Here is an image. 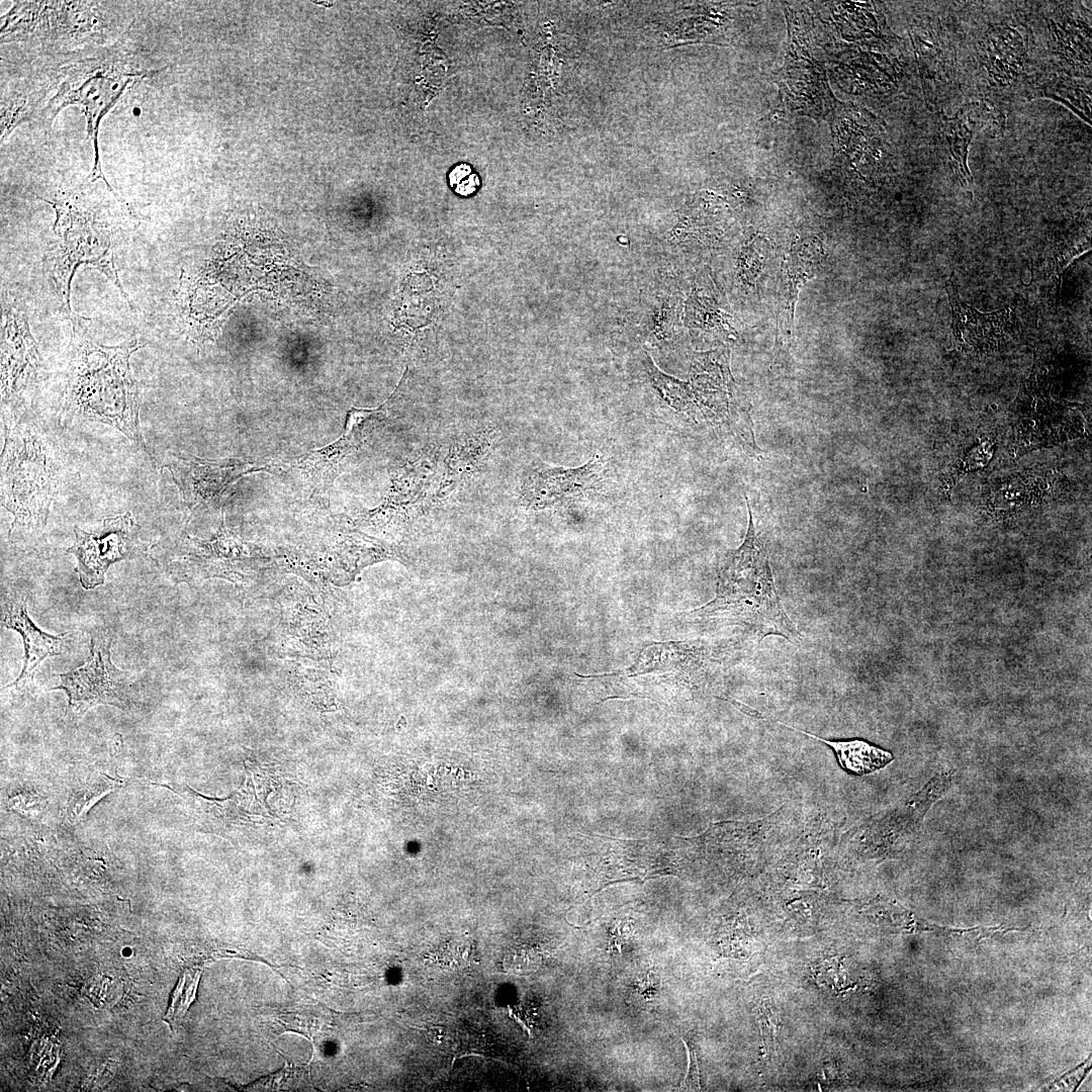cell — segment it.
Returning <instances> with one entry per match:
<instances>
[{"instance_id":"cell-1","label":"cell","mask_w":1092,"mask_h":1092,"mask_svg":"<svg viewBox=\"0 0 1092 1092\" xmlns=\"http://www.w3.org/2000/svg\"><path fill=\"white\" fill-rule=\"evenodd\" d=\"M70 317L73 335L60 422L65 426L87 421L107 424L144 447L138 389L129 365L130 355L143 342L133 339L104 346L90 337L84 318Z\"/></svg>"},{"instance_id":"cell-2","label":"cell","mask_w":1092,"mask_h":1092,"mask_svg":"<svg viewBox=\"0 0 1092 1092\" xmlns=\"http://www.w3.org/2000/svg\"><path fill=\"white\" fill-rule=\"evenodd\" d=\"M748 529L743 543L722 561L717 595L690 613L701 620H722L749 631L758 640L781 636L793 644L802 640L778 595L768 557L754 527L748 499Z\"/></svg>"},{"instance_id":"cell-3","label":"cell","mask_w":1092,"mask_h":1092,"mask_svg":"<svg viewBox=\"0 0 1092 1092\" xmlns=\"http://www.w3.org/2000/svg\"><path fill=\"white\" fill-rule=\"evenodd\" d=\"M56 485L53 453L32 425L5 426L1 454V504L14 517L11 537L40 533L47 525Z\"/></svg>"},{"instance_id":"cell-4","label":"cell","mask_w":1092,"mask_h":1092,"mask_svg":"<svg viewBox=\"0 0 1092 1092\" xmlns=\"http://www.w3.org/2000/svg\"><path fill=\"white\" fill-rule=\"evenodd\" d=\"M48 202L55 208L57 217L46 263L66 312L70 316L73 314L70 305L71 282L80 265H89L102 272L131 306L115 269L109 226L75 198L62 196Z\"/></svg>"},{"instance_id":"cell-5","label":"cell","mask_w":1092,"mask_h":1092,"mask_svg":"<svg viewBox=\"0 0 1092 1092\" xmlns=\"http://www.w3.org/2000/svg\"><path fill=\"white\" fill-rule=\"evenodd\" d=\"M143 77L142 72L129 71L121 66L100 61H93L74 68L62 83L56 95L44 107L41 116L51 123L65 107L79 105L87 121V132L91 140L94 161L86 183L102 180L110 192L118 195L107 182L101 167L98 133L104 115L117 103L125 88Z\"/></svg>"},{"instance_id":"cell-6","label":"cell","mask_w":1092,"mask_h":1092,"mask_svg":"<svg viewBox=\"0 0 1092 1092\" xmlns=\"http://www.w3.org/2000/svg\"><path fill=\"white\" fill-rule=\"evenodd\" d=\"M112 639L104 631L91 634L90 656L81 666L60 673V686L68 697V712L82 717L97 705L125 708L129 703L130 672L117 668L111 661Z\"/></svg>"},{"instance_id":"cell-7","label":"cell","mask_w":1092,"mask_h":1092,"mask_svg":"<svg viewBox=\"0 0 1092 1092\" xmlns=\"http://www.w3.org/2000/svg\"><path fill=\"white\" fill-rule=\"evenodd\" d=\"M729 357L726 347L696 352L691 362L690 386L697 406L708 422L753 444L750 419L736 402Z\"/></svg>"},{"instance_id":"cell-8","label":"cell","mask_w":1092,"mask_h":1092,"mask_svg":"<svg viewBox=\"0 0 1092 1092\" xmlns=\"http://www.w3.org/2000/svg\"><path fill=\"white\" fill-rule=\"evenodd\" d=\"M1 402L2 411L27 405L36 391L39 356L27 316L14 299H2Z\"/></svg>"},{"instance_id":"cell-9","label":"cell","mask_w":1092,"mask_h":1092,"mask_svg":"<svg viewBox=\"0 0 1092 1092\" xmlns=\"http://www.w3.org/2000/svg\"><path fill=\"white\" fill-rule=\"evenodd\" d=\"M74 532L75 542L67 552L77 559L75 570L85 589L103 584L111 564L133 558L147 548L139 537L140 526L128 512L105 519L95 532H85L78 527Z\"/></svg>"},{"instance_id":"cell-10","label":"cell","mask_w":1092,"mask_h":1092,"mask_svg":"<svg viewBox=\"0 0 1092 1092\" xmlns=\"http://www.w3.org/2000/svg\"><path fill=\"white\" fill-rule=\"evenodd\" d=\"M606 470V462L600 454L578 467L533 462L523 474L520 503L526 509L537 511L579 499L600 488Z\"/></svg>"},{"instance_id":"cell-11","label":"cell","mask_w":1092,"mask_h":1092,"mask_svg":"<svg viewBox=\"0 0 1092 1092\" xmlns=\"http://www.w3.org/2000/svg\"><path fill=\"white\" fill-rule=\"evenodd\" d=\"M443 446L428 443L399 464L383 503L370 515L415 517L433 506Z\"/></svg>"},{"instance_id":"cell-12","label":"cell","mask_w":1092,"mask_h":1092,"mask_svg":"<svg viewBox=\"0 0 1092 1092\" xmlns=\"http://www.w3.org/2000/svg\"><path fill=\"white\" fill-rule=\"evenodd\" d=\"M825 257L822 241L803 238L792 245L782 264L777 300L775 356L788 353L794 338L795 310L801 288L817 274Z\"/></svg>"},{"instance_id":"cell-13","label":"cell","mask_w":1092,"mask_h":1092,"mask_svg":"<svg viewBox=\"0 0 1092 1092\" xmlns=\"http://www.w3.org/2000/svg\"><path fill=\"white\" fill-rule=\"evenodd\" d=\"M165 467L190 509L217 502L235 480L253 469L239 460H206L174 453L169 454Z\"/></svg>"},{"instance_id":"cell-14","label":"cell","mask_w":1092,"mask_h":1092,"mask_svg":"<svg viewBox=\"0 0 1092 1092\" xmlns=\"http://www.w3.org/2000/svg\"><path fill=\"white\" fill-rule=\"evenodd\" d=\"M385 404L378 408L349 412L344 434L330 446L300 457L296 467L314 485L331 484L342 472L345 463L353 457L372 436L385 417Z\"/></svg>"},{"instance_id":"cell-15","label":"cell","mask_w":1092,"mask_h":1092,"mask_svg":"<svg viewBox=\"0 0 1092 1092\" xmlns=\"http://www.w3.org/2000/svg\"><path fill=\"white\" fill-rule=\"evenodd\" d=\"M494 441L492 429L460 435L442 452L433 506L444 505L466 487L484 467Z\"/></svg>"},{"instance_id":"cell-16","label":"cell","mask_w":1092,"mask_h":1092,"mask_svg":"<svg viewBox=\"0 0 1092 1092\" xmlns=\"http://www.w3.org/2000/svg\"><path fill=\"white\" fill-rule=\"evenodd\" d=\"M2 625L17 631L24 643V664L20 674L7 687L21 688L31 681L34 670L49 656L60 655L65 651L68 632L55 636L41 631L27 614L26 603L20 598H11L2 606Z\"/></svg>"},{"instance_id":"cell-17","label":"cell","mask_w":1092,"mask_h":1092,"mask_svg":"<svg viewBox=\"0 0 1092 1092\" xmlns=\"http://www.w3.org/2000/svg\"><path fill=\"white\" fill-rule=\"evenodd\" d=\"M952 310V336L958 342L965 341L975 344L977 341L983 344L998 343L1004 332L1008 331L1009 311L998 310L992 313H981L973 307L961 301L958 289L952 279L946 282Z\"/></svg>"},{"instance_id":"cell-18","label":"cell","mask_w":1092,"mask_h":1092,"mask_svg":"<svg viewBox=\"0 0 1092 1092\" xmlns=\"http://www.w3.org/2000/svg\"><path fill=\"white\" fill-rule=\"evenodd\" d=\"M778 723L825 743L833 750L840 767L853 775L860 776L875 771L894 759L891 752L861 739L827 740L783 722L778 721Z\"/></svg>"},{"instance_id":"cell-19","label":"cell","mask_w":1092,"mask_h":1092,"mask_svg":"<svg viewBox=\"0 0 1092 1092\" xmlns=\"http://www.w3.org/2000/svg\"><path fill=\"white\" fill-rule=\"evenodd\" d=\"M121 783L120 780L95 770L74 780L70 785L66 804L67 819L72 823L78 822L96 801L118 788Z\"/></svg>"},{"instance_id":"cell-20","label":"cell","mask_w":1092,"mask_h":1092,"mask_svg":"<svg viewBox=\"0 0 1092 1092\" xmlns=\"http://www.w3.org/2000/svg\"><path fill=\"white\" fill-rule=\"evenodd\" d=\"M643 363L652 384L665 403L675 412L693 418L697 404L690 384L661 372L648 356Z\"/></svg>"},{"instance_id":"cell-21","label":"cell","mask_w":1092,"mask_h":1092,"mask_svg":"<svg viewBox=\"0 0 1092 1092\" xmlns=\"http://www.w3.org/2000/svg\"><path fill=\"white\" fill-rule=\"evenodd\" d=\"M280 1021L286 1029L312 1037L328 1026L329 1016L322 1009L303 1006L281 1014Z\"/></svg>"},{"instance_id":"cell-22","label":"cell","mask_w":1092,"mask_h":1092,"mask_svg":"<svg viewBox=\"0 0 1092 1092\" xmlns=\"http://www.w3.org/2000/svg\"><path fill=\"white\" fill-rule=\"evenodd\" d=\"M200 972L186 973L178 983L172 998V1004L166 1015L167 1020L175 1021L188 1009L195 998Z\"/></svg>"},{"instance_id":"cell-23","label":"cell","mask_w":1092,"mask_h":1092,"mask_svg":"<svg viewBox=\"0 0 1092 1092\" xmlns=\"http://www.w3.org/2000/svg\"><path fill=\"white\" fill-rule=\"evenodd\" d=\"M682 1043L687 1053L688 1070L679 1087L681 1090L688 1091L700 1090V1074L696 1053L690 1048L685 1039H682Z\"/></svg>"},{"instance_id":"cell-24","label":"cell","mask_w":1092,"mask_h":1092,"mask_svg":"<svg viewBox=\"0 0 1092 1092\" xmlns=\"http://www.w3.org/2000/svg\"><path fill=\"white\" fill-rule=\"evenodd\" d=\"M1089 243L1074 247L1070 250H1066L1055 259V274L1059 275V282H1062L1063 271L1068 267L1069 263L1074 257L1082 254L1088 249Z\"/></svg>"}]
</instances>
